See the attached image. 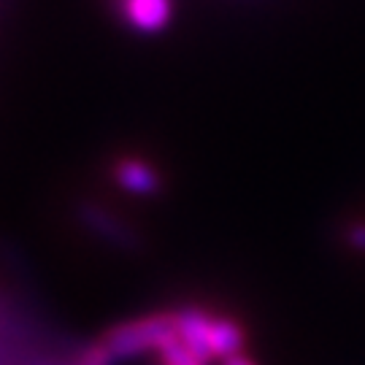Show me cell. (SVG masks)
<instances>
[{"instance_id":"cell-1","label":"cell","mask_w":365,"mask_h":365,"mask_svg":"<svg viewBox=\"0 0 365 365\" xmlns=\"http://www.w3.org/2000/svg\"><path fill=\"white\" fill-rule=\"evenodd\" d=\"M173 339H176L173 312L149 314V317H138L130 322L114 325L101 339V346L117 363V360H130V357H141V354L149 352H160Z\"/></svg>"},{"instance_id":"cell-2","label":"cell","mask_w":365,"mask_h":365,"mask_svg":"<svg viewBox=\"0 0 365 365\" xmlns=\"http://www.w3.org/2000/svg\"><path fill=\"white\" fill-rule=\"evenodd\" d=\"M176 319V336L182 341L190 352H195L203 363H214L211 357V327H214V314H209L206 309H197V306H187L173 312Z\"/></svg>"},{"instance_id":"cell-3","label":"cell","mask_w":365,"mask_h":365,"mask_svg":"<svg viewBox=\"0 0 365 365\" xmlns=\"http://www.w3.org/2000/svg\"><path fill=\"white\" fill-rule=\"evenodd\" d=\"M78 220H81V225H84L87 230H92L95 235H101L111 247H119V249L135 247V238H133V233L128 230V225L122 220H117L114 214H108L106 209H101V206H92V203L90 206H81V209H78Z\"/></svg>"},{"instance_id":"cell-4","label":"cell","mask_w":365,"mask_h":365,"mask_svg":"<svg viewBox=\"0 0 365 365\" xmlns=\"http://www.w3.org/2000/svg\"><path fill=\"white\" fill-rule=\"evenodd\" d=\"M114 179L117 184L125 190V192H130V195H155L160 192V176H157V170L144 163V160H135V157H128V160H119L117 168H114Z\"/></svg>"},{"instance_id":"cell-5","label":"cell","mask_w":365,"mask_h":365,"mask_svg":"<svg viewBox=\"0 0 365 365\" xmlns=\"http://www.w3.org/2000/svg\"><path fill=\"white\" fill-rule=\"evenodd\" d=\"M125 16L141 33H160L170 22L173 3L170 0H122Z\"/></svg>"},{"instance_id":"cell-6","label":"cell","mask_w":365,"mask_h":365,"mask_svg":"<svg viewBox=\"0 0 365 365\" xmlns=\"http://www.w3.org/2000/svg\"><path fill=\"white\" fill-rule=\"evenodd\" d=\"M157 354H160V365H206L195 352H190L184 346L182 341H179V336L170 341V344H165Z\"/></svg>"},{"instance_id":"cell-7","label":"cell","mask_w":365,"mask_h":365,"mask_svg":"<svg viewBox=\"0 0 365 365\" xmlns=\"http://www.w3.org/2000/svg\"><path fill=\"white\" fill-rule=\"evenodd\" d=\"M344 244L349 249H354V252L365 255V220L349 222L344 227Z\"/></svg>"},{"instance_id":"cell-8","label":"cell","mask_w":365,"mask_h":365,"mask_svg":"<svg viewBox=\"0 0 365 365\" xmlns=\"http://www.w3.org/2000/svg\"><path fill=\"white\" fill-rule=\"evenodd\" d=\"M222 365H257V363H255L252 357H247V354L241 352V354H235V357H227V360H225Z\"/></svg>"}]
</instances>
